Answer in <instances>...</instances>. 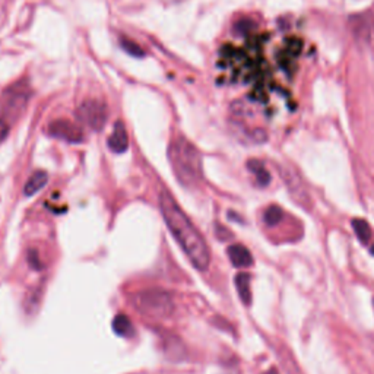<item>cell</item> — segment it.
Returning a JSON list of instances; mask_svg holds the SVG:
<instances>
[{
  "instance_id": "cell-1",
  "label": "cell",
  "mask_w": 374,
  "mask_h": 374,
  "mask_svg": "<svg viewBox=\"0 0 374 374\" xmlns=\"http://www.w3.org/2000/svg\"><path fill=\"white\" fill-rule=\"evenodd\" d=\"M159 210L170 233L177 240L192 265L198 271H206L211 263L210 246H207L206 240L193 225L191 218L180 210L174 198L167 192L159 195Z\"/></svg>"
},
{
  "instance_id": "cell-2",
  "label": "cell",
  "mask_w": 374,
  "mask_h": 374,
  "mask_svg": "<svg viewBox=\"0 0 374 374\" xmlns=\"http://www.w3.org/2000/svg\"><path fill=\"white\" fill-rule=\"evenodd\" d=\"M169 158L180 184L193 187L202 180V155L186 138L180 136L171 142Z\"/></svg>"
},
{
  "instance_id": "cell-3",
  "label": "cell",
  "mask_w": 374,
  "mask_h": 374,
  "mask_svg": "<svg viewBox=\"0 0 374 374\" xmlns=\"http://www.w3.org/2000/svg\"><path fill=\"white\" fill-rule=\"evenodd\" d=\"M133 306L140 315L148 316L152 319H167L174 313V300L162 289H145L133 296Z\"/></svg>"
},
{
  "instance_id": "cell-4",
  "label": "cell",
  "mask_w": 374,
  "mask_h": 374,
  "mask_svg": "<svg viewBox=\"0 0 374 374\" xmlns=\"http://www.w3.org/2000/svg\"><path fill=\"white\" fill-rule=\"evenodd\" d=\"M31 98V90L27 82H16L11 85L2 95V104H0V116L6 119L9 123L16 120L27 109V104Z\"/></svg>"
},
{
  "instance_id": "cell-5",
  "label": "cell",
  "mask_w": 374,
  "mask_h": 374,
  "mask_svg": "<svg viewBox=\"0 0 374 374\" xmlns=\"http://www.w3.org/2000/svg\"><path fill=\"white\" fill-rule=\"evenodd\" d=\"M78 119L90 129L98 132L106 126L109 119L107 104L98 98H88L80 104L76 110Z\"/></svg>"
},
{
  "instance_id": "cell-6",
  "label": "cell",
  "mask_w": 374,
  "mask_h": 374,
  "mask_svg": "<svg viewBox=\"0 0 374 374\" xmlns=\"http://www.w3.org/2000/svg\"><path fill=\"white\" fill-rule=\"evenodd\" d=\"M47 132L53 138L66 140V142H71V143H80L85 138L84 132H82L80 128H78L76 124L72 123L71 120H65V119L53 120L49 124Z\"/></svg>"
},
{
  "instance_id": "cell-7",
  "label": "cell",
  "mask_w": 374,
  "mask_h": 374,
  "mask_svg": "<svg viewBox=\"0 0 374 374\" xmlns=\"http://www.w3.org/2000/svg\"><path fill=\"white\" fill-rule=\"evenodd\" d=\"M281 174H282V179L285 181V186H286L291 198H293L298 203V206L308 207L311 202H310L308 192L306 189L304 181L301 180V177L291 169H282Z\"/></svg>"
},
{
  "instance_id": "cell-8",
  "label": "cell",
  "mask_w": 374,
  "mask_h": 374,
  "mask_svg": "<svg viewBox=\"0 0 374 374\" xmlns=\"http://www.w3.org/2000/svg\"><path fill=\"white\" fill-rule=\"evenodd\" d=\"M129 147V136L124 123L121 120H117L114 123L113 135L109 138V148L116 154H123L128 151Z\"/></svg>"
},
{
  "instance_id": "cell-9",
  "label": "cell",
  "mask_w": 374,
  "mask_h": 374,
  "mask_svg": "<svg viewBox=\"0 0 374 374\" xmlns=\"http://www.w3.org/2000/svg\"><path fill=\"white\" fill-rule=\"evenodd\" d=\"M228 258L236 267H251L253 265V256L251 251L243 244H233L228 247Z\"/></svg>"
},
{
  "instance_id": "cell-10",
  "label": "cell",
  "mask_w": 374,
  "mask_h": 374,
  "mask_svg": "<svg viewBox=\"0 0 374 374\" xmlns=\"http://www.w3.org/2000/svg\"><path fill=\"white\" fill-rule=\"evenodd\" d=\"M252 278L246 272H240L236 277V286H237V293L241 298V301L248 306L252 303V288H251Z\"/></svg>"
},
{
  "instance_id": "cell-11",
  "label": "cell",
  "mask_w": 374,
  "mask_h": 374,
  "mask_svg": "<svg viewBox=\"0 0 374 374\" xmlns=\"http://www.w3.org/2000/svg\"><path fill=\"white\" fill-rule=\"evenodd\" d=\"M49 181V174L43 170H38L35 171L27 181L25 184V189H24V193L27 196H34L37 192H40L43 187L47 184Z\"/></svg>"
},
{
  "instance_id": "cell-12",
  "label": "cell",
  "mask_w": 374,
  "mask_h": 374,
  "mask_svg": "<svg viewBox=\"0 0 374 374\" xmlns=\"http://www.w3.org/2000/svg\"><path fill=\"white\" fill-rule=\"evenodd\" d=\"M113 330L119 337L124 338H131L135 334V327L126 315H117L113 320Z\"/></svg>"
},
{
  "instance_id": "cell-13",
  "label": "cell",
  "mask_w": 374,
  "mask_h": 374,
  "mask_svg": "<svg viewBox=\"0 0 374 374\" xmlns=\"http://www.w3.org/2000/svg\"><path fill=\"white\" fill-rule=\"evenodd\" d=\"M247 167H248V170H251L256 176L258 184L260 187H265V186H267L269 183H271V174H269V171L265 169V165H263L262 161L251 159V161L247 162Z\"/></svg>"
},
{
  "instance_id": "cell-14",
  "label": "cell",
  "mask_w": 374,
  "mask_h": 374,
  "mask_svg": "<svg viewBox=\"0 0 374 374\" xmlns=\"http://www.w3.org/2000/svg\"><path fill=\"white\" fill-rule=\"evenodd\" d=\"M352 228L363 244H367L371 240V228L366 219H352Z\"/></svg>"
},
{
  "instance_id": "cell-15",
  "label": "cell",
  "mask_w": 374,
  "mask_h": 374,
  "mask_svg": "<svg viewBox=\"0 0 374 374\" xmlns=\"http://www.w3.org/2000/svg\"><path fill=\"white\" fill-rule=\"evenodd\" d=\"M282 215H284V212H282L281 207L277 206V205H272V206H269L267 210L265 211V217H263V219H265V222H266L269 227H275V225H278V224L281 222Z\"/></svg>"
},
{
  "instance_id": "cell-16",
  "label": "cell",
  "mask_w": 374,
  "mask_h": 374,
  "mask_svg": "<svg viewBox=\"0 0 374 374\" xmlns=\"http://www.w3.org/2000/svg\"><path fill=\"white\" fill-rule=\"evenodd\" d=\"M120 46L123 47V50L129 53L131 56H136V57H143L145 56V52L135 43V41L126 38V37H123L120 40Z\"/></svg>"
},
{
  "instance_id": "cell-17",
  "label": "cell",
  "mask_w": 374,
  "mask_h": 374,
  "mask_svg": "<svg viewBox=\"0 0 374 374\" xmlns=\"http://www.w3.org/2000/svg\"><path fill=\"white\" fill-rule=\"evenodd\" d=\"M9 131H11V123L0 116V143H2L8 138Z\"/></svg>"
},
{
  "instance_id": "cell-18",
  "label": "cell",
  "mask_w": 374,
  "mask_h": 374,
  "mask_svg": "<svg viewBox=\"0 0 374 374\" xmlns=\"http://www.w3.org/2000/svg\"><path fill=\"white\" fill-rule=\"evenodd\" d=\"M262 374H279V373H278L277 368H269L267 371H263Z\"/></svg>"
},
{
  "instance_id": "cell-19",
  "label": "cell",
  "mask_w": 374,
  "mask_h": 374,
  "mask_svg": "<svg viewBox=\"0 0 374 374\" xmlns=\"http://www.w3.org/2000/svg\"><path fill=\"white\" fill-rule=\"evenodd\" d=\"M371 253H373V255H374V244H373V246H371Z\"/></svg>"
},
{
  "instance_id": "cell-20",
  "label": "cell",
  "mask_w": 374,
  "mask_h": 374,
  "mask_svg": "<svg viewBox=\"0 0 374 374\" xmlns=\"http://www.w3.org/2000/svg\"><path fill=\"white\" fill-rule=\"evenodd\" d=\"M373 304H374V301H373Z\"/></svg>"
}]
</instances>
